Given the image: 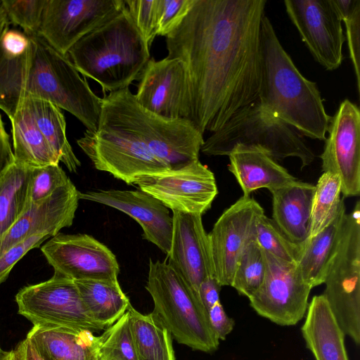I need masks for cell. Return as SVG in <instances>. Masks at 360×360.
I'll return each mask as SVG.
<instances>
[{
    "label": "cell",
    "mask_w": 360,
    "mask_h": 360,
    "mask_svg": "<svg viewBox=\"0 0 360 360\" xmlns=\"http://www.w3.org/2000/svg\"><path fill=\"white\" fill-rule=\"evenodd\" d=\"M0 6H1V0H0Z\"/></svg>",
    "instance_id": "cell-49"
},
{
    "label": "cell",
    "mask_w": 360,
    "mask_h": 360,
    "mask_svg": "<svg viewBox=\"0 0 360 360\" xmlns=\"http://www.w3.org/2000/svg\"><path fill=\"white\" fill-rule=\"evenodd\" d=\"M126 7L147 46L157 36V0H124Z\"/></svg>",
    "instance_id": "cell-39"
},
{
    "label": "cell",
    "mask_w": 360,
    "mask_h": 360,
    "mask_svg": "<svg viewBox=\"0 0 360 360\" xmlns=\"http://www.w3.org/2000/svg\"><path fill=\"white\" fill-rule=\"evenodd\" d=\"M10 121L16 164L28 168L59 164L58 158L39 130L25 99Z\"/></svg>",
    "instance_id": "cell-26"
},
{
    "label": "cell",
    "mask_w": 360,
    "mask_h": 360,
    "mask_svg": "<svg viewBox=\"0 0 360 360\" xmlns=\"http://www.w3.org/2000/svg\"><path fill=\"white\" fill-rule=\"evenodd\" d=\"M26 338L47 360H97L98 336L87 329L33 326Z\"/></svg>",
    "instance_id": "cell-25"
},
{
    "label": "cell",
    "mask_w": 360,
    "mask_h": 360,
    "mask_svg": "<svg viewBox=\"0 0 360 360\" xmlns=\"http://www.w3.org/2000/svg\"><path fill=\"white\" fill-rule=\"evenodd\" d=\"M221 287L214 277L206 278L200 283L198 296L207 313L212 307L220 302L219 292Z\"/></svg>",
    "instance_id": "cell-43"
},
{
    "label": "cell",
    "mask_w": 360,
    "mask_h": 360,
    "mask_svg": "<svg viewBox=\"0 0 360 360\" xmlns=\"http://www.w3.org/2000/svg\"><path fill=\"white\" fill-rule=\"evenodd\" d=\"M264 214L254 198L242 196L226 209L207 233L214 278L221 286H231L240 259L253 240L257 219Z\"/></svg>",
    "instance_id": "cell-16"
},
{
    "label": "cell",
    "mask_w": 360,
    "mask_h": 360,
    "mask_svg": "<svg viewBox=\"0 0 360 360\" xmlns=\"http://www.w3.org/2000/svg\"><path fill=\"white\" fill-rule=\"evenodd\" d=\"M346 215L345 200L335 219L321 232L302 243L297 266L311 288L323 284L330 262L338 245Z\"/></svg>",
    "instance_id": "cell-27"
},
{
    "label": "cell",
    "mask_w": 360,
    "mask_h": 360,
    "mask_svg": "<svg viewBox=\"0 0 360 360\" xmlns=\"http://www.w3.org/2000/svg\"><path fill=\"white\" fill-rule=\"evenodd\" d=\"M15 301L18 313L33 326L105 330L90 317L75 281L56 273L46 281L22 288Z\"/></svg>",
    "instance_id": "cell-9"
},
{
    "label": "cell",
    "mask_w": 360,
    "mask_h": 360,
    "mask_svg": "<svg viewBox=\"0 0 360 360\" xmlns=\"http://www.w3.org/2000/svg\"><path fill=\"white\" fill-rule=\"evenodd\" d=\"M323 295L340 327L360 343V202L345 215L340 239L330 262Z\"/></svg>",
    "instance_id": "cell-8"
},
{
    "label": "cell",
    "mask_w": 360,
    "mask_h": 360,
    "mask_svg": "<svg viewBox=\"0 0 360 360\" xmlns=\"http://www.w3.org/2000/svg\"><path fill=\"white\" fill-rule=\"evenodd\" d=\"M0 360H18L14 349L11 351H3L0 357Z\"/></svg>",
    "instance_id": "cell-47"
},
{
    "label": "cell",
    "mask_w": 360,
    "mask_h": 360,
    "mask_svg": "<svg viewBox=\"0 0 360 360\" xmlns=\"http://www.w3.org/2000/svg\"><path fill=\"white\" fill-rule=\"evenodd\" d=\"M2 352H3V350L1 349V347H0V357H1Z\"/></svg>",
    "instance_id": "cell-48"
},
{
    "label": "cell",
    "mask_w": 360,
    "mask_h": 360,
    "mask_svg": "<svg viewBox=\"0 0 360 360\" xmlns=\"http://www.w3.org/2000/svg\"><path fill=\"white\" fill-rule=\"evenodd\" d=\"M79 193L71 180L49 197L30 205L0 239V256L27 238L44 234L53 237L73 223Z\"/></svg>",
    "instance_id": "cell-20"
},
{
    "label": "cell",
    "mask_w": 360,
    "mask_h": 360,
    "mask_svg": "<svg viewBox=\"0 0 360 360\" xmlns=\"http://www.w3.org/2000/svg\"><path fill=\"white\" fill-rule=\"evenodd\" d=\"M32 169L14 162L0 181V239L26 210Z\"/></svg>",
    "instance_id": "cell-31"
},
{
    "label": "cell",
    "mask_w": 360,
    "mask_h": 360,
    "mask_svg": "<svg viewBox=\"0 0 360 360\" xmlns=\"http://www.w3.org/2000/svg\"><path fill=\"white\" fill-rule=\"evenodd\" d=\"M346 29V38L356 82L360 91V0H333Z\"/></svg>",
    "instance_id": "cell-37"
},
{
    "label": "cell",
    "mask_w": 360,
    "mask_h": 360,
    "mask_svg": "<svg viewBox=\"0 0 360 360\" xmlns=\"http://www.w3.org/2000/svg\"><path fill=\"white\" fill-rule=\"evenodd\" d=\"M262 83L258 100L301 134L324 141L330 120L316 84L304 77L265 15L261 27Z\"/></svg>",
    "instance_id": "cell-3"
},
{
    "label": "cell",
    "mask_w": 360,
    "mask_h": 360,
    "mask_svg": "<svg viewBox=\"0 0 360 360\" xmlns=\"http://www.w3.org/2000/svg\"><path fill=\"white\" fill-rule=\"evenodd\" d=\"M15 162L9 135L0 114V181L6 172Z\"/></svg>",
    "instance_id": "cell-44"
},
{
    "label": "cell",
    "mask_w": 360,
    "mask_h": 360,
    "mask_svg": "<svg viewBox=\"0 0 360 360\" xmlns=\"http://www.w3.org/2000/svg\"><path fill=\"white\" fill-rule=\"evenodd\" d=\"M36 123L50 147L70 172H76L81 162L75 155L66 136V122L62 109L41 98H24Z\"/></svg>",
    "instance_id": "cell-30"
},
{
    "label": "cell",
    "mask_w": 360,
    "mask_h": 360,
    "mask_svg": "<svg viewBox=\"0 0 360 360\" xmlns=\"http://www.w3.org/2000/svg\"><path fill=\"white\" fill-rule=\"evenodd\" d=\"M262 252L264 276L259 289L249 298L250 304L259 316L274 323L294 326L306 314L312 288L304 280L297 264Z\"/></svg>",
    "instance_id": "cell-11"
},
{
    "label": "cell",
    "mask_w": 360,
    "mask_h": 360,
    "mask_svg": "<svg viewBox=\"0 0 360 360\" xmlns=\"http://www.w3.org/2000/svg\"><path fill=\"white\" fill-rule=\"evenodd\" d=\"M70 181L59 164L32 168L27 189V207L49 197Z\"/></svg>",
    "instance_id": "cell-38"
},
{
    "label": "cell",
    "mask_w": 360,
    "mask_h": 360,
    "mask_svg": "<svg viewBox=\"0 0 360 360\" xmlns=\"http://www.w3.org/2000/svg\"><path fill=\"white\" fill-rule=\"evenodd\" d=\"M54 273L73 281H117L120 266L104 244L84 233H58L41 247Z\"/></svg>",
    "instance_id": "cell-15"
},
{
    "label": "cell",
    "mask_w": 360,
    "mask_h": 360,
    "mask_svg": "<svg viewBox=\"0 0 360 360\" xmlns=\"http://www.w3.org/2000/svg\"><path fill=\"white\" fill-rule=\"evenodd\" d=\"M341 194L340 177L323 172L315 186L307 238L317 235L335 219L344 200Z\"/></svg>",
    "instance_id": "cell-32"
},
{
    "label": "cell",
    "mask_w": 360,
    "mask_h": 360,
    "mask_svg": "<svg viewBox=\"0 0 360 360\" xmlns=\"http://www.w3.org/2000/svg\"><path fill=\"white\" fill-rule=\"evenodd\" d=\"M130 327L138 360H175L172 337L152 311L143 314L131 304L128 307Z\"/></svg>",
    "instance_id": "cell-29"
},
{
    "label": "cell",
    "mask_w": 360,
    "mask_h": 360,
    "mask_svg": "<svg viewBox=\"0 0 360 360\" xmlns=\"http://www.w3.org/2000/svg\"><path fill=\"white\" fill-rule=\"evenodd\" d=\"M45 0H1L9 23L19 26L27 37L40 36Z\"/></svg>",
    "instance_id": "cell-36"
},
{
    "label": "cell",
    "mask_w": 360,
    "mask_h": 360,
    "mask_svg": "<svg viewBox=\"0 0 360 360\" xmlns=\"http://www.w3.org/2000/svg\"><path fill=\"white\" fill-rule=\"evenodd\" d=\"M14 350L18 360H47L27 338L20 341Z\"/></svg>",
    "instance_id": "cell-45"
},
{
    "label": "cell",
    "mask_w": 360,
    "mask_h": 360,
    "mask_svg": "<svg viewBox=\"0 0 360 360\" xmlns=\"http://www.w3.org/2000/svg\"><path fill=\"white\" fill-rule=\"evenodd\" d=\"M304 316L301 333L315 360H349L346 335L322 294L311 298Z\"/></svg>",
    "instance_id": "cell-23"
},
{
    "label": "cell",
    "mask_w": 360,
    "mask_h": 360,
    "mask_svg": "<svg viewBox=\"0 0 360 360\" xmlns=\"http://www.w3.org/2000/svg\"><path fill=\"white\" fill-rule=\"evenodd\" d=\"M9 21L7 16L3 10L1 6H0V39L4 34L9 29Z\"/></svg>",
    "instance_id": "cell-46"
},
{
    "label": "cell",
    "mask_w": 360,
    "mask_h": 360,
    "mask_svg": "<svg viewBox=\"0 0 360 360\" xmlns=\"http://www.w3.org/2000/svg\"><path fill=\"white\" fill-rule=\"evenodd\" d=\"M146 289L154 303L153 311L172 338L194 350L211 353L219 340L212 331L207 313L178 272L166 261L150 259Z\"/></svg>",
    "instance_id": "cell-6"
},
{
    "label": "cell",
    "mask_w": 360,
    "mask_h": 360,
    "mask_svg": "<svg viewBox=\"0 0 360 360\" xmlns=\"http://www.w3.org/2000/svg\"><path fill=\"white\" fill-rule=\"evenodd\" d=\"M97 360H138L127 311L98 336Z\"/></svg>",
    "instance_id": "cell-33"
},
{
    "label": "cell",
    "mask_w": 360,
    "mask_h": 360,
    "mask_svg": "<svg viewBox=\"0 0 360 360\" xmlns=\"http://www.w3.org/2000/svg\"><path fill=\"white\" fill-rule=\"evenodd\" d=\"M28 37L27 50L0 41V109L11 120L25 98H41L71 113L87 130H96L102 98L68 56L40 36Z\"/></svg>",
    "instance_id": "cell-2"
},
{
    "label": "cell",
    "mask_w": 360,
    "mask_h": 360,
    "mask_svg": "<svg viewBox=\"0 0 360 360\" xmlns=\"http://www.w3.org/2000/svg\"><path fill=\"white\" fill-rule=\"evenodd\" d=\"M228 156V169L239 184L243 196L249 197L260 188L271 191L297 179L259 148L236 145Z\"/></svg>",
    "instance_id": "cell-22"
},
{
    "label": "cell",
    "mask_w": 360,
    "mask_h": 360,
    "mask_svg": "<svg viewBox=\"0 0 360 360\" xmlns=\"http://www.w3.org/2000/svg\"><path fill=\"white\" fill-rule=\"evenodd\" d=\"M172 214V237L167 262L199 299L200 283L206 278L214 277L208 236L202 215L180 212Z\"/></svg>",
    "instance_id": "cell-19"
},
{
    "label": "cell",
    "mask_w": 360,
    "mask_h": 360,
    "mask_svg": "<svg viewBox=\"0 0 360 360\" xmlns=\"http://www.w3.org/2000/svg\"><path fill=\"white\" fill-rule=\"evenodd\" d=\"M266 0H193L165 37L167 57L186 70L189 120L203 134L219 130L259 98L261 27Z\"/></svg>",
    "instance_id": "cell-1"
},
{
    "label": "cell",
    "mask_w": 360,
    "mask_h": 360,
    "mask_svg": "<svg viewBox=\"0 0 360 360\" xmlns=\"http://www.w3.org/2000/svg\"><path fill=\"white\" fill-rule=\"evenodd\" d=\"M94 167L128 185L141 176L169 169L128 132L99 121L96 130H86L77 140Z\"/></svg>",
    "instance_id": "cell-10"
},
{
    "label": "cell",
    "mask_w": 360,
    "mask_h": 360,
    "mask_svg": "<svg viewBox=\"0 0 360 360\" xmlns=\"http://www.w3.org/2000/svg\"><path fill=\"white\" fill-rule=\"evenodd\" d=\"M253 240L263 250L290 263L297 264L302 252V243L290 240L265 214L257 220Z\"/></svg>",
    "instance_id": "cell-34"
},
{
    "label": "cell",
    "mask_w": 360,
    "mask_h": 360,
    "mask_svg": "<svg viewBox=\"0 0 360 360\" xmlns=\"http://www.w3.org/2000/svg\"><path fill=\"white\" fill-rule=\"evenodd\" d=\"M315 186L296 179L271 191L272 220L292 242L301 243L308 238Z\"/></svg>",
    "instance_id": "cell-24"
},
{
    "label": "cell",
    "mask_w": 360,
    "mask_h": 360,
    "mask_svg": "<svg viewBox=\"0 0 360 360\" xmlns=\"http://www.w3.org/2000/svg\"><path fill=\"white\" fill-rule=\"evenodd\" d=\"M99 121L130 134L169 169L198 160L205 141L191 120L165 118L141 106L129 87L102 98Z\"/></svg>",
    "instance_id": "cell-5"
},
{
    "label": "cell",
    "mask_w": 360,
    "mask_h": 360,
    "mask_svg": "<svg viewBox=\"0 0 360 360\" xmlns=\"http://www.w3.org/2000/svg\"><path fill=\"white\" fill-rule=\"evenodd\" d=\"M207 319L212 331L219 340H224L235 326V321L226 313L221 302L208 310Z\"/></svg>",
    "instance_id": "cell-42"
},
{
    "label": "cell",
    "mask_w": 360,
    "mask_h": 360,
    "mask_svg": "<svg viewBox=\"0 0 360 360\" xmlns=\"http://www.w3.org/2000/svg\"><path fill=\"white\" fill-rule=\"evenodd\" d=\"M193 0H157V35L166 37L183 19Z\"/></svg>",
    "instance_id": "cell-40"
},
{
    "label": "cell",
    "mask_w": 360,
    "mask_h": 360,
    "mask_svg": "<svg viewBox=\"0 0 360 360\" xmlns=\"http://www.w3.org/2000/svg\"><path fill=\"white\" fill-rule=\"evenodd\" d=\"M134 98L145 109L168 119L189 120L187 77L177 58H150L139 77Z\"/></svg>",
    "instance_id": "cell-18"
},
{
    "label": "cell",
    "mask_w": 360,
    "mask_h": 360,
    "mask_svg": "<svg viewBox=\"0 0 360 360\" xmlns=\"http://www.w3.org/2000/svg\"><path fill=\"white\" fill-rule=\"evenodd\" d=\"M134 184L172 212L202 215L218 194L214 173L200 160L176 169L145 174Z\"/></svg>",
    "instance_id": "cell-13"
},
{
    "label": "cell",
    "mask_w": 360,
    "mask_h": 360,
    "mask_svg": "<svg viewBox=\"0 0 360 360\" xmlns=\"http://www.w3.org/2000/svg\"><path fill=\"white\" fill-rule=\"evenodd\" d=\"M264 273L263 252L252 240L240 257L231 286L249 299L262 285Z\"/></svg>",
    "instance_id": "cell-35"
},
{
    "label": "cell",
    "mask_w": 360,
    "mask_h": 360,
    "mask_svg": "<svg viewBox=\"0 0 360 360\" xmlns=\"http://www.w3.org/2000/svg\"><path fill=\"white\" fill-rule=\"evenodd\" d=\"M124 0H45L39 35L64 56L125 7Z\"/></svg>",
    "instance_id": "cell-12"
},
{
    "label": "cell",
    "mask_w": 360,
    "mask_h": 360,
    "mask_svg": "<svg viewBox=\"0 0 360 360\" xmlns=\"http://www.w3.org/2000/svg\"><path fill=\"white\" fill-rule=\"evenodd\" d=\"M79 200L96 202L118 210L141 226L144 239L167 255L170 250L173 219L169 209L152 195L139 190H98L79 193Z\"/></svg>",
    "instance_id": "cell-21"
},
{
    "label": "cell",
    "mask_w": 360,
    "mask_h": 360,
    "mask_svg": "<svg viewBox=\"0 0 360 360\" xmlns=\"http://www.w3.org/2000/svg\"><path fill=\"white\" fill-rule=\"evenodd\" d=\"M323 150L321 170L338 175L345 198L360 194V111L344 100L330 117Z\"/></svg>",
    "instance_id": "cell-17"
},
{
    "label": "cell",
    "mask_w": 360,
    "mask_h": 360,
    "mask_svg": "<svg viewBox=\"0 0 360 360\" xmlns=\"http://www.w3.org/2000/svg\"><path fill=\"white\" fill-rule=\"evenodd\" d=\"M90 317L105 330L115 323L131 304L117 281H75Z\"/></svg>",
    "instance_id": "cell-28"
},
{
    "label": "cell",
    "mask_w": 360,
    "mask_h": 360,
    "mask_svg": "<svg viewBox=\"0 0 360 360\" xmlns=\"http://www.w3.org/2000/svg\"><path fill=\"white\" fill-rule=\"evenodd\" d=\"M236 145L255 146L275 160L297 158L302 168L315 159L312 150L295 129L267 110L259 100L245 106L204 141L200 151L207 155L229 154Z\"/></svg>",
    "instance_id": "cell-7"
},
{
    "label": "cell",
    "mask_w": 360,
    "mask_h": 360,
    "mask_svg": "<svg viewBox=\"0 0 360 360\" xmlns=\"http://www.w3.org/2000/svg\"><path fill=\"white\" fill-rule=\"evenodd\" d=\"M68 56L77 70L97 82L105 94L129 87L139 78L150 55L125 6L79 40Z\"/></svg>",
    "instance_id": "cell-4"
},
{
    "label": "cell",
    "mask_w": 360,
    "mask_h": 360,
    "mask_svg": "<svg viewBox=\"0 0 360 360\" xmlns=\"http://www.w3.org/2000/svg\"><path fill=\"white\" fill-rule=\"evenodd\" d=\"M285 11L314 58L327 70L342 61V20L333 0H285Z\"/></svg>",
    "instance_id": "cell-14"
},
{
    "label": "cell",
    "mask_w": 360,
    "mask_h": 360,
    "mask_svg": "<svg viewBox=\"0 0 360 360\" xmlns=\"http://www.w3.org/2000/svg\"><path fill=\"white\" fill-rule=\"evenodd\" d=\"M50 238L51 237L44 234L31 236L2 254L0 256V285L8 278L13 266L27 252L39 247Z\"/></svg>",
    "instance_id": "cell-41"
}]
</instances>
